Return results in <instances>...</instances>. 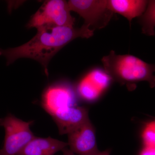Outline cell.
I'll return each mask as SVG.
<instances>
[{"mask_svg": "<svg viewBox=\"0 0 155 155\" xmlns=\"http://www.w3.org/2000/svg\"><path fill=\"white\" fill-rule=\"evenodd\" d=\"M37 29L36 35L28 42L16 48L0 49V56L6 58L8 65L19 58H30L41 64L48 74L49 63L60 50L75 39L89 38L94 33V30L84 24L79 28L45 26Z\"/></svg>", "mask_w": 155, "mask_h": 155, "instance_id": "cell-1", "label": "cell"}, {"mask_svg": "<svg viewBox=\"0 0 155 155\" xmlns=\"http://www.w3.org/2000/svg\"><path fill=\"white\" fill-rule=\"evenodd\" d=\"M104 70L112 79L122 84L147 81L155 87V64H148L130 54L119 55L111 51L102 59Z\"/></svg>", "mask_w": 155, "mask_h": 155, "instance_id": "cell-2", "label": "cell"}, {"mask_svg": "<svg viewBox=\"0 0 155 155\" xmlns=\"http://www.w3.org/2000/svg\"><path fill=\"white\" fill-rule=\"evenodd\" d=\"M33 122H25L9 115L0 119V126L5 128V141L0 155H18L35 137L30 129Z\"/></svg>", "mask_w": 155, "mask_h": 155, "instance_id": "cell-3", "label": "cell"}, {"mask_svg": "<svg viewBox=\"0 0 155 155\" xmlns=\"http://www.w3.org/2000/svg\"><path fill=\"white\" fill-rule=\"evenodd\" d=\"M68 2L63 0L47 1L31 17L28 28L45 26L73 27L75 19L70 13Z\"/></svg>", "mask_w": 155, "mask_h": 155, "instance_id": "cell-4", "label": "cell"}, {"mask_svg": "<svg viewBox=\"0 0 155 155\" xmlns=\"http://www.w3.org/2000/svg\"><path fill=\"white\" fill-rule=\"evenodd\" d=\"M70 11L82 17L84 24L93 30L100 29L107 25L114 15L107 7V0H70Z\"/></svg>", "mask_w": 155, "mask_h": 155, "instance_id": "cell-5", "label": "cell"}, {"mask_svg": "<svg viewBox=\"0 0 155 155\" xmlns=\"http://www.w3.org/2000/svg\"><path fill=\"white\" fill-rule=\"evenodd\" d=\"M41 105L51 116L57 111L77 106V99L74 89L70 85L61 83L48 87L42 97Z\"/></svg>", "mask_w": 155, "mask_h": 155, "instance_id": "cell-6", "label": "cell"}, {"mask_svg": "<svg viewBox=\"0 0 155 155\" xmlns=\"http://www.w3.org/2000/svg\"><path fill=\"white\" fill-rule=\"evenodd\" d=\"M68 146L78 155H94L99 151L97 147L95 132L90 120L68 134Z\"/></svg>", "mask_w": 155, "mask_h": 155, "instance_id": "cell-7", "label": "cell"}, {"mask_svg": "<svg viewBox=\"0 0 155 155\" xmlns=\"http://www.w3.org/2000/svg\"><path fill=\"white\" fill-rule=\"evenodd\" d=\"M111 80L104 70L96 69L91 70L78 84V95L88 101H94L107 88Z\"/></svg>", "mask_w": 155, "mask_h": 155, "instance_id": "cell-8", "label": "cell"}, {"mask_svg": "<svg viewBox=\"0 0 155 155\" xmlns=\"http://www.w3.org/2000/svg\"><path fill=\"white\" fill-rule=\"evenodd\" d=\"M61 134H68L87 120L88 110L83 107L75 106L57 111L51 116Z\"/></svg>", "mask_w": 155, "mask_h": 155, "instance_id": "cell-9", "label": "cell"}, {"mask_svg": "<svg viewBox=\"0 0 155 155\" xmlns=\"http://www.w3.org/2000/svg\"><path fill=\"white\" fill-rule=\"evenodd\" d=\"M68 146L67 143L52 137H35L18 155H54Z\"/></svg>", "mask_w": 155, "mask_h": 155, "instance_id": "cell-10", "label": "cell"}, {"mask_svg": "<svg viewBox=\"0 0 155 155\" xmlns=\"http://www.w3.org/2000/svg\"><path fill=\"white\" fill-rule=\"evenodd\" d=\"M148 2L145 0H107V7L113 13L126 18L130 24L133 19L144 13Z\"/></svg>", "mask_w": 155, "mask_h": 155, "instance_id": "cell-11", "label": "cell"}, {"mask_svg": "<svg viewBox=\"0 0 155 155\" xmlns=\"http://www.w3.org/2000/svg\"><path fill=\"white\" fill-rule=\"evenodd\" d=\"M142 32L147 36L155 35V0L148 1L144 13L139 17Z\"/></svg>", "mask_w": 155, "mask_h": 155, "instance_id": "cell-12", "label": "cell"}, {"mask_svg": "<svg viewBox=\"0 0 155 155\" xmlns=\"http://www.w3.org/2000/svg\"><path fill=\"white\" fill-rule=\"evenodd\" d=\"M142 137L144 146H155V120L145 125Z\"/></svg>", "mask_w": 155, "mask_h": 155, "instance_id": "cell-13", "label": "cell"}, {"mask_svg": "<svg viewBox=\"0 0 155 155\" xmlns=\"http://www.w3.org/2000/svg\"><path fill=\"white\" fill-rule=\"evenodd\" d=\"M139 155H155V146H144Z\"/></svg>", "mask_w": 155, "mask_h": 155, "instance_id": "cell-14", "label": "cell"}, {"mask_svg": "<svg viewBox=\"0 0 155 155\" xmlns=\"http://www.w3.org/2000/svg\"><path fill=\"white\" fill-rule=\"evenodd\" d=\"M63 155H74V153L69 149L67 147L63 150Z\"/></svg>", "mask_w": 155, "mask_h": 155, "instance_id": "cell-15", "label": "cell"}, {"mask_svg": "<svg viewBox=\"0 0 155 155\" xmlns=\"http://www.w3.org/2000/svg\"><path fill=\"white\" fill-rule=\"evenodd\" d=\"M94 155H110V150H106L103 152L99 151Z\"/></svg>", "mask_w": 155, "mask_h": 155, "instance_id": "cell-16", "label": "cell"}]
</instances>
